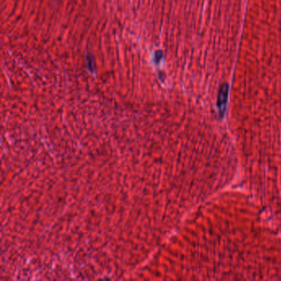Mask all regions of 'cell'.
Wrapping results in <instances>:
<instances>
[{
  "mask_svg": "<svg viewBox=\"0 0 281 281\" xmlns=\"http://www.w3.org/2000/svg\"><path fill=\"white\" fill-rule=\"evenodd\" d=\"M162 57H163L162 51L157 52L155 55H154V60H155L156 62H159Z\"/></svg>",
  "mask_w": 281,
  "mask_h": 281,
  "instance_id": "cell-2",
  "label": "cell"
},
{
  "mask_svg": "<svg viewBox=\"0 0 281 281\" xmlns=\"http://www.w3.org/2000/svg\"><path fill=\"white\" fill-rule=\"evenodd\" d=\"M87 64H88V68L92 73L95 71V61H94V55L90 54H87Z\"/></svg>",
  "mask_w": 281,
  "mask_h": 281,
  "instance_id": "cell-1",
  "label": "cell"
}]
</instances>
